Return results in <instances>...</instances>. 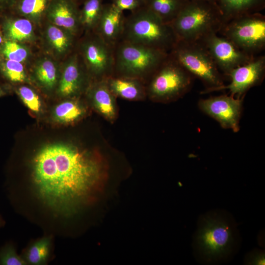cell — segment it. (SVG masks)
<instances>
[{
	"label": "cell",
	"mask_w": 265,
	"mask_h": 265,
	"mask_svg": "<svg viewBox=\"0 0 265 265\" xmlns=\"http://www.w3.org/2000/svg\"><path fill=\"white\" fill-rule=\"evenodd\" d=\"M16 93L25 105L32 112L38 113L42 109L41 100L31 87L27 85H21L16 89Z\"/></svg>",
	"instance_id": "cell-29"
},
{
	"label": "cell",
	"mask_w": 265,
	"mask_h": 265,
	"mask_svg": "<svg viewBox=\"0 0 265 265\" xmlns=\"http://www.w3.org/2000/svg\"><path fill=\"white\" fill-rule=\"evenodd\" d=\"M193 77L169 53L151 76L147 91L154 98L170 100L190 89Z\"/></svg>",
	"instance_id": "cell-7"
},
{
	"label": "cell",
	"mask_w": 265,
	"mask_h": 265,
	"mask_svg": "<svg viewBox=\"0 0 265 265\" xmlns=\"http://www.w3.org/2000/svg\"><path fill=\"white\" fill-rule=\"evenodd\" d=\"M199 42L205 47L219 70L227 76L234 69L255 57L243 52L228 39L218 36L217 33L210 34Z\"/></svg>",
	"instance_id": "cell-10"
},
{
	"label": "cell",
	"mask_w": 265,
	"mask_h": 265,
	"mask_svg": "<svg viewBox=\"0 0 265 265\" xmlns=\"http://www.w3.org/2000/svg\"><path fill=\"white\" fill-rule=\"evenodd\" d=\"M204 0L208 1L212 3V4L218 6L217 2H216V0Z\"/></svg>",
	"instance_id": "cell-36"
},
{
	"label": "cell",
	"mask_w": 265,
	"mask_h": 265,
	"mask_svg": "<svg viewBox=\"0 0 265 265\" xmlns=\"http://www.w3.org/2000/svg\"><path fill=\"white\" fill-rule=\"evenodd\" d=\"M56 61L51 56H41L35 60L32 66L31 77L34 81L46 91L56 89L60 73Z\"/></svg>",
	"instance_id": "cell-17"
},
{
	"label": "cell",
	"mask_w": 265,
	"mask_h": 265,
	"mask_svg": "<svg viewBox=\"0 0 265 265\" xmlns=\"http://www.w3.org/2000/svg\"><path fill=\"white\" fill-rule=\"evenodd\" d=\"M223 23L238 17L260 12L265 7V0H216Z\"/></svg>",
	"instance_id": "cell-20"
},
{
	"label": "cell",
	"mask_w": 265,
	"mask_h": 265,
	"mask_svg": "<svg viewBox=\"0 0 265 265\" xmlns=\"http://www.w3.org/2000/svg\"><path fill=\"white\" fill-rule=\"evenodd\" d=\"M5 39L2 31V30H0V46L2 45V44L4 41Z\"/></svg>",
	"instance_id": "cell-35"
},
{
	"label": "cell",
	"mask_w": 265,
	"mask_h": 265,
	"mask_svg": "<svg viewBox=\"0 0 265 265\" xmlns=\"http://www.w3.org/2000/svg\"><path fill=\"white\" fill-rule=\"evenodd\" d=\"M125 18L124 12L112 3L104 4L101 17L94 32L106 42L114 47L122 39Z\"/></svg>",
	"instance_id": "cell-16"
},
{
	"label": "cell",
	"mask_w": 265,
	"mask_h": 265,
	"mask_svg": "<svg viewBox=\"0 0 265 265\" xmlns=\"http://www.w3.org/2000/svg\"><path fill=\"white\" fill-rule=\"evenodd\" d=\"M243 96L236 97L222 95L201 99L198 105L200 109L217 121L224 129L234 132L239 130Z\"/></svg>",
	"instance_id": "cell-11"
},
{
	"label": "cell",
	"mask_w": 265,
	"mask_h": 265,
	"mask_svg": "<svg viewBox=\"0 0 265 265\" xmlns=\"http://www.w3.org/2000/svg\"><path fill=\"white\" fill-rule=\"evenodd\" d=\"M54 237L52 234H45L28 244L21 254L27 265H45L49 263L53 257Z\"/></svg>",
	"instance_id": "cell-19"
},
{
	"label": "cell",
	"mask_w": 265,
	"mask_h": 265,
	"mask_svg": "<svg viewBox=\"0 0 265 265\" xmlns=\"http://www.w3.org/2000/svg\"><path fill=\"white\" fill-rule=\"evenodd\" d=\"M80 9V23L82 31H94L100 19L104 3L103 0H84Z\"/></svg>",
	"instance_id": "cell-25"
},
{
	"label": "cell",
	"mask_w": 265,
	"mask_h": 265,
	"mask_svg": "<svg viewBox=\"0 0 265 265\" xmlns=\"http://www.w3.org/2000/svg\"><path fill=\"white\" fill-rule=\"evenodd\" d=\"M0 265H27L21 255H18L15 243L6 242L0 247Z\"/></svg>",
	"instance_id": "cell-30"
},
{
	"label": "cell",
	"mask_w": 265,
	"mask_h": 265,
	"mask_svg": "<svg viewBox=\"0 0 265 265\" xmlns=\"http://www.w3.org/2000/svg\"><path fill=\"white\" fill-rule=\"evenodd\" d=\"M218 33L255 56L265 48V16L257 12L238 17L223 23Z\"/></svg>",
	"instance_id": "cell-6"
},
{
	"label": "cell",
	"mask_w": 265,
	"mask_h": 265,
	"mask_svg": "<svg viewBox=\"0 0 265 265\" xmlns=\"http://www.w3.org/2000/svg\"><path fill=\"white\" fill-rule=\"evenodd\" d=\"M118 9L134 11L144 6V0H113L112 2Z\"/></svg>",
	"instance_id": "cell-31"
},
{
	"label": "cell",
	"mask_w": 265,
	"mask_h": 265,
	"mask_svg": "<svg viewBox=\"0 0 265 265\" xmlns=\"http://www.w3.org/2000/svg\"><path fill=\"white\" fill-rule=\"evenodd\" d=\"M0 55L2 58L26 64L30 60L32 53L26 44L5 40L0 46Z\"/></svg>",
	"instance_id": "cell-27"
},
{
	"label": "cell",
	"mask_w": 265,
	"mask_h": 265,
	"mask_svg": "<svg viewBox=\"0 0 265 265\" xmlns=\"http://www.w3.org/2000/svg\"><path fill=\"white\" fill-rule=\"evenodd\" d=\"M85 71L86 68L76 49L66 57L62 65L56 87L57 94L61 97L78 94L83 87Z\"/></svg>",
	"instance_id": "cell-13"
},
{
	"label": "cell",
	"mask_w": 265,
	"mask_h": 265,
	"mask_svg": "<svg viewBox=\"0 0 265 265\" xmlns=\"http://www.w3.org/2000/svg\"><path fill=\"white\" fill-rule=\"evenodd\" d=\"M178 40L199 42L218 33L223 24L218 6L204 0H187L170 24Z\"/></svg>",
	"instance_id": "cell-3"
},
{
	"label": "cell",
	"mask_w": 265,
	"mask_h": 265,
	"mask_svg": "<svg viewBox=\"0 0 265 265\" xmlns=\"http://www.w3.org/2000/svg\"><path fill=\"white\" fill-rule=\"evenodd\" d=\"M16 15L3 20L1 30L5 40L24 44L34 42L36 39L35 24L27 18Z\"/></svg>",
	"instance_id": "cell-18"
},
{
	"label": "cell",
	"mask_w": 265,
	"mask_h": 265,
	"mask_svg": "<svg viewBox=\"0 0 265 265\" xmlns=\"http://www.w3.org/2000/svg\"><path fill=\"white\" fill-rule=\"evenodd\" d=\"M9 93L8 89L5 86L0 84V98Z\"/></svg>",
	"instance_id": "cell-33"
},
{
	"label": "cell",
	"mask_w": 265,
	"mask_h": 265,
	"mask_svg": "<svg viewBox=\"0 0 265 265\" xmlns=\"http://www.w3.org/2000/svg\"><path fill=\"white\" fill-rule=\"evenodd\" d=\"M15 0H0V9L9 8Z\"/></svg>",
	"instance_id": "cell-32"
},
{
	"label": "cell",
	"mask_w": 265,
	"mask_h": 265,
	"mask_svg": "<svg viewBox=\"0 0 265 265\" xmlns=\"http://www.w3.org/2000/svg\"><path fill=\"white\" fill-rule=\"evenodd\" d=\"M43 38L50 56L56 60L67 57L76 49L78 36L48 21L44 28Z\"/></svg>",
	"instance_id": "cell-15"
},
{
	"label": "cell",
	"mask_w": 265,
	"mask_h": 265,
	"mask_svg": "<svg viewBox=\"0 0 265 265\" xmlns=\"http://www.w3.org/2000/svg\"><path fill=\"white\" fill-rule=\"evenodd\" d=\"M5 225V221L0 214V229Z\"/></svg>",
	"instance_id": "cell-34"
},
{
	"label": "cell",
	"mask_w": 265,
	"mask_h": 265,
	"mask_svg": "<svg viewBox=\"0 0 265 265\" xmlns=\"http://www.w3.org/2000/svg\"><path fill=\"white\" fill-rule=\"evenodd\" d=\"M265 74V56H255L249 62L232 70L227 75L231 79L228 85H222L209 93L229 90L230 95L241 97L251 87L260 84Z\"/></svg>",
	"instance_id": "cell-12"
},
{
	"label": "cell",
	"mask_w": 265,
	"mask_h": 265,
	"mask_svg": "<svg viewBox=\"0 0 265 265\" xmlns=\"http://www.w3.org/2000/svg\"><path fill=\"white\" fill-rule=\"evenodd\" d=\"M169 53L193 77L204 83L206 88L201 94L209 93L224 84L220 71L200 42L178 40Z\"/></svg>",
	"instance_id": "cell-5"
},
{
	"label": "cell",
	"mask_w": 265,
	"mask_h": 265,
	"mask_svg": "<svg viewBox=\"0 0 265 265\" xmlns=\"http://www.w3.org/2000/svg\"><path fill=\"white\" fill-rule=\"evenodd\" d=\"M81 0V1H83L84 0Z\"/></svg>",
	"instance_id": "cell-37"
},
{
	"label": "cell",
	"mask_w": 265,
	"mask_h": 265,
	"mask_svg": "<svg viewBox=\"0 0 265 265\" xmlns=\"http://www.w3.org/2000/svg\"><path fill=\"white\" fill-rule=\"evenodd\" d=\"M233 241L232 230L225 221L209 216L203 218L197 233V243L205 257L213 259L226 255Z\"/></svg>",
	"instance_id": "cell-9"
},
{
	"label": "cell",
	"mask_w": 265,
	"mask_h": 265,
	"mask_svg": "<svg viewBox=\"0 0 265 265\" xmlns=\"http://www.w3.org/2000/svg\"><path fill=\"white\" fill-rule=\"evenodd\" d=\"M88 94L99 112L110 120L114 118L116 112L114 95L105 80H97L91 84Z\"/></svg>",
	"instance_id": "cell-21"
},
{
	"label": "cell",
	"mask_w": 265,
	"mask_h": 265,
	"mask_svg": "<svg viewBox=\"0 0 265 265\" xmlns=\"http://www.w3.org/2000/svg\"><path fill=\"white\" fill-rule=\"evenodd\" d=\"M85 109L76 100L64 101L55 106L53 118L57 123L67 124L80 119L84 114Z\"/></svg>",
	"instance_id": "cell-26"
},
{
	"label": "cell",
	"mask_w": 265,
	"mask_h": 265,
	"mask_svg": "<svg viewBox=\"0 0 265 265\" xmlns=\"http://www.w3.org/2000/svg\"><path fill=\"white\" fill-rule=\"evenodd\" d=\"M0 74L12 83L30 82L25 64L21 62L1 58L0 59Z\"/></svg>",
	"instance_id": "cell-28"
},
{
	"label": "cell",
	"mask_w": 265,
	"mask_h": 265,
	"mask_svg": "<svg viewBox=\"0 0 265 265\" xmlns=\"http://www.w3.org/2000/svg\"><path fill=\"white\" fill-rule=\"evenodd\" d=\"M168 54L159 50L121 40L114 47V73L117 74L116 76L141 80L145 76L151 77Z\"/></svg>",
	"instance_id": "cell-4"
},
{
	"label": "cell",
	"mask_w": 265,
	"mask_h": 265,
	"mask_svg": "<svg viewBox=\"0 0 265 265\" xmlns=\"http://www.w3.org/2000/svg\"><path fill=\"white\" fill-rule=\"evenodd\" d=\"M25 183L4 189L14 208L43 228L62 235V226L79 207L89 202L101 176L89 152L69 143L53 142L30 159Z\"/></svg>",
	"instance_id": "cell-1"
},
{
	"label": "cell",
	"mask_w": 265,
	"mask_h": 265,
	"mask_svg": "<svg viewBox=\"0 0 265 265\" xmlns=\"http://www.w3.org/2000/svg\"><path fill=\"white\" fill-rule=\"evenodd\" d=\"M84 33L76 49L88 73L99 80L112 76L114 73V47L94 31Z\"/></svg>",
	"instance_id": "cell-8"
},
{
	"label": "cell",
	"mask_w": 265,
	"mask_h": 265,
	"mask_svg": "<svg viewBox=\"0 0 265 265\" xmlns=\"http://www.w3.org/2000/svg\"><path fill=\"white\" fill-rule=\"evenodd\" d=\"M51 0H15L9 8L15 15L39 24L44 18Z\"/></svg>",
	"instance_id": "cell-23"
},
{
	"label": "cell",
	"mask_w": 265,
	"mask_h": 265,
	"mask_svg": "<svg viewBox=\"0 0 265 265\" xmlns=\"http://www.w3.org/2000/svg\"><path fill=\"white\" fill-rule=\"evenodd\" d=\"M77 0H51L45 18L47 21L78 36L82 32Z\"/></svg>",
	"instance_id": "cell-14"
},
{
	"label": "cell",
	"mask_w": 265,
	"mask_h": 265,
	"mask_svg": "<svg viewBox=\"0 0 265 265\" xmlns=\"http://www.w3.org/2000/svg\"><path fill=\"white\" fill-rule=\"evenodd\" d=\"M187 0H144V6L163 22L171 24Z\"/></svg>",
	"instance_id": "cell-24"
},
{
	"label": "cell",
	"mask_w": 265,
	"mask_h": 265,
	"mask_svg": "<svg viewBox=\"0 0 265 265\" xmlns=\"http://www.w3.org/2000/svg\"><path fill=\"white\" fill-rule=\"evenodd\" d=\"M121 40L169 53L178 41L170 24L145 6L126 17Z\"/></svg>",
	"instance_id": "cell-2"
},
{
	"label": "cell",
	"mask_w": 265,
	"mask_h": 265,
	"mask_svg": "<svg viewBox=\"0 0 265 265\" xmlns=\"http://www.w3.org/2000/svg\"><path fill=\"white\" fill-rule=\"evenodd\" d=\"M105 80L114 95L125 99L135 100L144 93L141 80L138 79L112 76Z\"/></svg>",
	"instance_id": "cell-22"
}]
</instances>
